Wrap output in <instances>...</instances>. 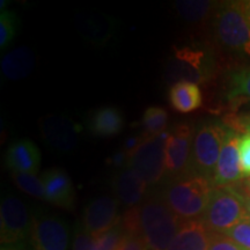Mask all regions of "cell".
<instances>
[{
    "label": "cell",
    "instance_id": "6da1fadb",
    "mask_svg": "<svg viewBox=\"0 0 250 250\" xmlns=\"http://www.w3.org/2000/svg\"><path fill=\"white\" fill-rule=\"evenodd\" d=\"M182 224L158 195L146 197L142 204L125 212L122 219L125 230L139 235L146 250H168Z\"/></svg>",
    "mask_w": 250,
    "mask_h": 250
},
{
    "label": "cell",
    "instance_id": "7a4b0ae2",
    "mask_svg": "<svg viewBox=\"0 0 250 250\" xmlns=\"http://www.w3.org/2000/svg\"><path fill=\"white\" fill-rule=\"evenodd\" d=\"M213 189L212 181L195 174H188L167 182L160 196L168 208L184 223L202 218Z\"/></svg>",
    "mask_w": 250,
    "mask_h": 250
},
{
    "label": "cell",
    "instance_id": "3957f363",
    "mask_svg": "<svg viewBox=\"0 0 250 250\" xmlns=\"http://www.w3.org/2000/svg\"><path fill=\"white\" fill-rule=\"evenodd\" d=\"M250 219L245 196L229 187L214 188L208 208L199 220L211 233L224 234L242 221Z\"/></svg>",
    "mask_w": 250,
    "mask_h": 250
},
{
    "label": "cell",
    "instance_id": "277c9868",
    "mask_svg": "<svg viewBox=\"0 0 250 250\" xmlns=\"http://www.w3.org/2000/svg\"><path fill=\"white\" fill-rule=\"evenodd\" d=\"M227 131L228 127L214 123H206L196 131L192 144L191 174L213 181Z\"/></svg>",
    "mask_w": 250,
    "mask_h": 250
},
{
    "label": "cell",
    "instance_id": "5b68a950",
    "mask_svg": "<svg viewBox=\"0 0 250 250\" xmlns=\"http://www.w3.org/2000/svg\"><path fill=\"white\" fill-rule=\"evenodd\" d=\"M168 133L147 136L127 154L126 167L136 171L147 186L165 179V151Z\"/></svg>",
    "mask_w": 250,
    "mask_h": 250
},
{
    "label": "cell",
    "instance_id": "8992f818",
    "mask_svg": "<svg viewBox=\"0 0 250 250\" xmlns=\"http://www.w3.org/2000/svg\"><path fill=\"white\" fill-rule=\"evenodd\" d=\"M215 33L223 44L236 54L250 57V21L241 2L224 5L215 17Z\"/></svg>",
    "mask_w": 250,
    "mask_h": 250
},
{
    "label": "cell",
    "instance_id": "52a82bcc",
    "mask_svg": "<svg viewBox=\"0 0 250 250\" xmlns=\"http://www.w3.org/2000/svg\"><path fill=\"white\" fill-rule=\"evenodd\" d=\"M71 229L64 219L37 211L31 213L29 242L33 250H70Z\"/></svg>",
    "mask_w": 250,
    "mask_h": 250
},
{
    "label": "cell",
    "instance_id": "ba28073f",
    "mask_svg": "<svg viewBox=\"0 0 250 250\" xmlns=\"http://www.w3.org/2000/svg\"><path fill=\"white\" fill-rule=\"evenodd\" d=\"M195 131L189 124H180L168 133L165 151V179L167 182L191 174V155Z\"/></svg>",
    "mask_w": 250,
    "mask_h": 250
},
{
    "label": "cell",
    "instance_id": "9c48e42d",
    "mask_svg": "<svg viewBox=\"0 0 250 250\" xmlns=\"http://www.w3.org/2000/svg\"><path fill=\"white\" fill-rule=\"evenodd\" d=\"M31 215L27 205L13 195L2 197L0 204V242L1 246L22 245L29 239Z\"/></svg>",
    "mask_w": 250,
    "mask_h": 250
},
{
    "label": "cell",
    "instance_id": "30bf717a",
    "mask_svg": "<svg viewBox=\"0 0 250 250\" xmlns=\"http://www.w3.org/2000/svg\"><path fill=\"white\" fill-rule=\"evenodd\" d=\"M118 208L120 202L111 196L94 198L86 205L81 226L94 236L101 235L121 223Z\"/></svg>",
    "mask_w": 250,
    "mask_h": 250
},
{
    "label": "cell",
    "instance_id": "8fae6325",
    "mask_svg": "<svg viewBox=\"0 0 250 250\" xmlns=\"http://www.w3.org/2000/svg\"><path fill=\"white\" fill-rule=\"evenodd\" d=\"M239 143L240 137L236 131L228 129L212 181L214 188L228 187L245 176L240 160Z\"/></svg>",
    "mask_w": 250,
    "mask_h": 250
},
{
    "label": "cell",
    "instance_id": "7c38bea8",
    "mask_svg": "<svg viewBox=\"0 0 250 250\" xmlns=\"http://www.w3.org/2000/svg\"><path fill=\"white\" fill-rule=\"evenodd\" d=\"M41 133L52 148L67 152L79 143L80 127L71 118L52 115L41 121Z\"/></svg>",
    "mask_w": 250,
    "mask_h": 250
},
{
    "label": "cell",
    "instance_id": "4fadbf2b",
    "mask_svg": "<svg viewBox=\"0 0 250 250\" xmlns=\"http://www.w3.org/2000/svg\"><path fill=\"white\" fill-rule=\"evenodd\" d=\"M41 180L44 186L46 202L68 210L73 208L76 191L66 171L61 168H52L44 171Z\"/></svg>",
    "mask_w": 250,
    "mask_h": 250
},
{
    "label": "cell",
    "instance_id": "5bb4252c",
    "mask_svg": "<svg viewBox=\"0 0 250 250\" xmlns=\"http://www.w3.org/2000/svg\"><path fill=\"white\" fill-rule=\"evenodd\" d=\"M5 162L11 171L36 175L41 166V153L35 143L20 139L7 148Z\"/></svg>",
    "mask_w": 250,
    "mask_h": 250
},
{
    "label": "cell",
    "instance_id": "9a60e30c",
    "mask_svg": "<svg viewBox=\"0 0 250 250\" xmlns=\"http://www.w3.org/2000/svg\"><path fill=\"white\" fill-rule=\"evenodd\" d=\"M114 188L117 201L130 210L145 201L148 186L136 171L126 167L117 175Z\"/></svg>",
    "mask_w": 250,
    "mask_h": 250
},
{
    "label": "cell",
    "instance_id": "2e32d148",
    "mask_svg": "<svg viewBox=\"0 0 250 250\" xmlns=\"http://www.w3.org/2000/svg\"><path fill=\"white\" fill-rule=\"evenodd\" d=\"M210 236L201 220L184 221L168 250H208Z\"/></svg>",
    "mask_w": 250,
    "mask_h": 250
},
{
    "label": "cell",
    "instance_id": "e0dca14e",
    "mask_svg": "<svg viewBox=\"0 0 250 250\" xmlns=\"http://www.w3.org/2000/svg\"><path fill=\"white\" fill-rule=\"evenodd\" d=\"M35 66V55L28 48H17L2 57L1 72L6 79L21 80L29 76Z\"/></svg>",
    "mask_w": 250,
    "mask_h": 250
},
{
    "label": "cell",
    "instance_id": "ac0fdd59",
    "mask_svg": "<svg viewBox=\"0 0 250 250\" xmlns=\"http://www.w3.org/2000/svg\"><path fill=\"white\" fill-rule=\"evenodd\" d=\"M124 120L122 112L115 107L100 108L89 120V130L96 137H114L123 129Z\"/></svg>",
    "mask_w": 250,
    "mask_h": 250
},
{
    "label": "cell",
    "instance_id": "d6986e66",
    "mask_svg": "<svg viewBox=\"0 0 250 250\" xmlns=\"http://www.w3.org/2000/svg\"><path fill=\"white\" fill-rule=\"evenodd\" d=\"M169 100L175 110L187 114L201 107L202 93L196 83L191 81L181 80L171 86Z\"/></svg>",
    "mask_w": 250,
    "mask_h": 250
},
{
    "label": "cell",
    "instance_id": "ffe728a7",
    "mask_svg": "<svg viewBox=\"0 0 250 250\" xmlns=\"http://www.w3.org/2000/svg\"><path fill=\"white\" fill-rule=\"evenodd\" d=\"M12 179L19 189L27 195L35 198L45 201V191L42 180L39 179L36 175L18 173V171H11Z\"/></svg>",
    "mask_w": 250,
    "mask_h": 250
},
{
    "label": "cell",
    "instance_id": "44dd1931",
    "mask_svg": "<svg viewBox=\"0 0 250 250\" xmlns=\"http://www.w3.org/2000/svg\"><path fill=\"white\" fill-rule=\"evenodd\" d=\"M168 123V114L165 109L151 107L145 111L143 124L148 136H159L164 133Z\"/></svg>",
    "mask_w": 250,
    "mask_h": 250
},
{
    "label": "cell",
    "instance_id": "7402d4cb",
    "mask_svg": "<svg viewBox=\"0 0 250 250\" xmlns=\"http://www.w3.org/2000/svg\"><path fill=\"white\" fill-rule=\"evenodd\" d=\"M230 99H246L250 101V67L235 72L230 79Z\"/></svg>",
    "mask_w": 250,
    "mask_h": 250
},
{
    "label": "cell",
    "instance_id": "603a6c76",
    "mask_svg": "<svg viewBox=\"0 0 250 250\" xmlns=\"http://www.w3.org/2000/svg\"><path fill=\"white\" fill-rule=\"evenodd\" d=\"M18 20L17 15L11 11H2L0 15V46L4 49L7 46L17 34Z\"/></svg>",
    "mask_w": 250,
    "mask_h": 250
},
{
    "label": "cell",
    "instance_id": "cb8c5ba5",
    "mask_svg": "<svg viewBox=\"0 0 250 250\" xmlns=\"http://www.w3.org/2000/svg\"><path fill=\"white\" fill-rule=\"evenodd\" d=\"M175 7L177 8L179 13L188 20H198L206 14L211 7L210 2L203 1H181L176 2Z\"/></svg>",
    "mask_w": 250,
    "mask_h": 250
},
{
    "label": "cell",
    "instance_id": "d4e9b609",
    "mask_svg": "<svg viewBox=\"0 0 250 250\" xmlns=\"http://www.w3.org/2000/svg\"><path fill=\"white\" fill-rule=\"evenodd\" d=\"M224 234L245 250H250V219L242 221Z\"/></svg>",
    "mask_w": 250,
    "mask_h": 250
},
{
    "label": "cell",
    "instance_id": "484cf974",
    "mask_svg": "<svg viewBox=\"0 0 250 250\" xmlns=\"http://www.w3.org/2000/svg\"><path fill=\"white\" fill-rule=\"evenodd\" d=\"M71 250H99L96 236L86 232L80 225L74 232Z\"/></svg>",
    "mask_w": 250,
    "mask_h": 250
},
{
    "label": "cell",
    "instance_id": "4316f807",
    "mask_svg": "<svg viewBox=\"0 0 250 250\" xmlns=\"http://www.w3.org/2000/svg\"><path fill=\"white\" fill-rule=\"evenodd\" d=\"M208 250H245L233 240L220 233H211Z\"/></svg>",
    "mask_w": 250,
    "mask_h": 250
},
{
    "label": "cell",
    "instance_id": "83f0119b",
    "mask_svg": "<svg viewBox=\"0 0 250 250\" xmlns=\"http://www.w3.org/2000/svg\"><path fill=\"white\" fill-rule=\"evenodd\" d=\"M240 160L245 175H250V134L246 133L240 137L239 143Z\"/></svg>",
    "mask_w": 250,
    "mask_h": 250
},
{
    "label": "cell",
    "instance_id": "f1b7e54d",
    "mask_svg": "<svg viewBox=\"0 0 250 250\" xmlns=\"http://www.w3.org/2000/svg\"><path fill=\"white\" fill-rule=\"evenodd\" d=\"M118 250H146V247L139 235L127 233L126 237H125Z\"/></svg>",
    "mask_w": 250,
    "mask_h": 250
},
{
    "label": "cell",
    "instance_id": "f546056e",
    "mask_svg": "<svg viewBox=\"0 0 250 250\" xmlns=\"http://www.w3.org/2000/svg\"><path fill=\"white\" fill-rule=\"evenodd\" d=\"M241 7L243 13L246 14V17L250 21V1H241Z\"/></svg>",
    "mask_w": 250,
    "mask_h": 250
},
{
    "label": "cell",
    "instance_id": "4dcf8cb0",
    "mask_svg": "<svg viewBox=\"0 0 250 250\" xmlns=\"http://www.w3.org/2000/svg\"><path fill=\"white\" fill-rule=\"evenodd\" d=\"M0 250H26L22 245H12V246H1Z\"/></svg>",
    "mask_w": 250,
    "mask_h": 250
},
{
    "label": "cell",
    "instance_id": "1f68e13d",
    "mask_svg": "<svg viewBox=\"0 0 250 250\" xmlns=\"http://www.w3.org/2000/svg\"><path fill=\"white\" fill-rule=\"evenodd\" d=\"M241 127H242L243 130L246 131L247 133H249V134H250V120L246 121V122H243L242 125H241Z\"/></svg>",
    "mask_w": 250,
    "mask_h": 250
},
{
    "label": "cell",
    "instance_id": "d6a6232c",
    "mask_svg": "<svg viewBox=\"0 0 250 250\" xmlns=\"http://www.w3.org/2000/svg\"><path fill=\"white\" fill-rule=\"evenodd\" d=\"M245 202H246L247 210H248V213H249V215H250V196L245 197Z\"/></svg>",
    "mask_w": 250,
    "mask_h": 250
},
{
    "label": "cell",
    "instance_id": "836d02e7",
    "mask_svg": "<svg viewBox=\"0 0 250 250\" xmlns=\"http://www.w3.org/2000/svg\"><path fill=\"white\" fill-rule=\"evenodd\" d=\"M248 186H249V188H250V180L248 181Z\"/></svg>",
    "mask_w": 250,
    "mask_h": 250
}]
</instances>
